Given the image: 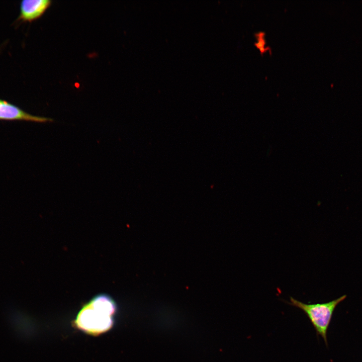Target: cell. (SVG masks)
I'll return each mask as SVG.
<instances>
[{"mask_svg": "<svg viewBox=\"0 0 362 362\" xmlns=\"http://www.w3.org/2000/svg\"><path fill=\"white\" fill-rule=\"evenodd\" d=\"M346 298L344 295L328 302L306 304L291 297L289 304L302 310L313 325L316 333L323 339L328 345L327 334L333 312L337 306Z\"/></svg>", "mask_w": 362, "mask_h": 362, "instance_id": "cell-2", "label": "cell"}, {"mask_svg": "<svg viewBox=\"0 0 362 362\" xmlns=\"http://www.w3.org/2000/svg\"><path fill=\"white\" fill-rule=\"evenodd\" d=\"M0 120L26 121L37 123L53 121L51 118L32 115L17 106L1 100H0Z\"/></svg>", "mask_w": 362, "mask_h": 362, "instance_id": "cell-3", "label": "cell"}, {"mask_svg": "<svg viewBox=\"0 0 362 362\" xmlns=\"http://www.w3.org/2000/svg\"><path fill=\"white\" fill-rule=\"evenodd\" d=\"M49 0H24L20 5L19 19L24 22H32L41 17L50 6Z\"/></svg>", "mask_w": 362, "mask_h": 362, "instance_id": "cell-4", "label": "cell"}, {"mask_svg": "<svg viewBox=\"0 0 362 362\" xmlns=\"http://www.w3.org/2000/svg\"><path fill=\"white\" fill-rule=\"evenodd\" d=\"M117 311V304L112 298L99 294L83 306L73 323L83 332L97 336L112 328Z\"/></svg>", "mask_w": 362, "mask_h": 362, "instance_id": "cell-1", "label": "cell"}]
</instances>
